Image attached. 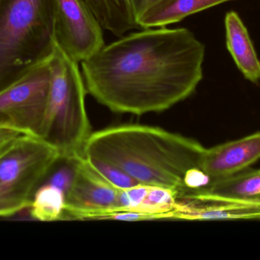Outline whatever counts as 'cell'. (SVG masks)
I'll return each mask as SVG.
<instances>
[{
  "instance_id": "5",
  "label": "cell",
  "mask_w": 260,
  "mask_h": 260,
  "mask_svg": "<svg viewBox=\"0 0 260 260\" xmlns=\"http://www.w3.org/2000/svg\"><path fill=\"white\" fill-rule=\"evenodd\" d=\"M60 158L56 148L23 134L0 157V217L28 209L35 191Z\"/></svg>"
},
{
  "instance_id": "6",
  "label": "cell",
  "mask_w": 260,
  "mask_h": 260,
  "mask_svg": "<svg viewBox=\"0 0 260 260\" xmlns=\"http://www.w3.org/2000/svg\"><path fill=\"white\" fill-rule=\"evenodd\" d=\"M50 56L0 91V128L41 136L50 91Z\"/></svg>"
},
{
  "instance_id": "2",
  "label": "cell",
  "mask_w": 260,
  "mask_h": 260,
  "mask_svg": "<svg viewBox=\"0 0 260 260\" xmlns=\"http://www.w3.org/2000/svg\"><path fill=\"white\" fill-rule=\"evenodd\" d=\"M206 148L192 139L156 127L125 125L91 133L84 157L110 163L139 185L184 193L186 172L201 166Z\"/></svg>"
},
{
  "instance_id": "7",
  "label": "cell",
  "mask_w": 260,
  "mask_h": 260,
  "mask_svg": "<svg viewBox=\"0 0 260 260\" xmlns=\"http://www.w3.org/2000/svg\"><path fill=\"white\" fill-rule=\"evenodd\" d=\"M104 28L84 0H56L55 44L82 63L105 45Z\"/></svg>"
},
{
  "instance_id": "12",
  "label": "cell",
  "mask_w": 260,
  "mask_h": 260,
  "mask_svg": "<svg viewBox=\"0 0 260 260\" xmlns=\"http://www.w3.org/2000/svg\"><path fill=\"white\" fill-rule=\"evenodd\" d=\"M233 0H162L137 19L141 29L167 27L189 15Z\"/></svg>"
},
{
  "instance_id": "3",
  "label": "cell",
  "mask_w": 260,
  "mask_h": 260,
  "mask_svg": "<svg viewBox=\"0 0 260 260\" xmlns=\"http://www.w3.org/2000/svg\"><path fill=\"white\" fill-rule=\"evenodd\" d=\"M56 0H0V91L48 59Z\"/></svg>"
},
{
  "instance_id": "16",
  "label": "cell",
  "mask_w": 260,
  "mask_h": 260,
  "mask_svg": "<svg viewBox=\"0 0 260 260\" xmlns=\"http://www.w3.org/2000/svg\"><path fill=\"white\" fill-rule=\"evenodd\" d=\"M148 188L149 186L138 185L129 189L119 190L118 209L114 213L126 212L138 207L146 197Z\"/></svg>"
},
{
  "instance_id": "4",
  "label": "cell",
  "mask_w": 260,
  "mask_h": 260,
  "mask_svg": "<svg viewBox=\"0 0 260 260\" xmlns=\"http://www.w3.org/2000/svg\"><path fill=\"white\" fill-rule=\"evenodd\" d=\"M50 64V91L40 137L56 148L60 158L73 160L83 156L91 134L86 88L79 64L56 44Z\"/></svg>"
},
{
  "instance_id": "11",
  "label": "cell",
  "mask_w": 260,
  "mask_h": 260,
  "mask_svg": "<svg viewBox=\"0 0 260 260\" xmlns=\"http://www.w3.org/2000/svg\"><path fill=\"white\" fill-rule=\"evenodd\" d=\"M226 46L238 70L246 79L260 81V60L248 30L238 12H228L224 18Z\"/></svg>"
},
{
  "instance_id": "9",
  "label": "cell",
  "mask_w": 260,
  "mask_h": 260,
  "mask_svg": "<svg viewBox=\"0 0 260 260\" xmlns=\"http://www.w3.org/2000/svg\"><path fill=\"white\" fill-rule=\"evenodd\" d=\"M260 160V132L205 150L200 169L212 180L248 169Z\"/></svg>"
},
{
  "instance_id": "14",
  "label": "cell",
  "mask_w": 260,
  "mask_h": 260,
  "mask_svg": "<svg viewBox=\"0 0 260 260\" xmlns=\"http://www.w3.org/2000/svg\"><path fill=\"white\" fill-rule=\"evenodd\" d=\"M66 194L56 186L42 182L34 194L29 215L34 220L55 221L66 219Z\"/></svg>"
},
{
  "instance_id": "13",
  "label": "cell",
  "mask_w": 260,
  "mask_h": 260,
  "mask_svg": "<svg viewBox=\"0 0 260 260\" xmlns=\"http://www.w3.org/2000/svg\"><path fill=\"white\" fill-rule=\"evenodd\" d=\"M100 22L104 30L115 36L140 27L132 12L129 0H84Z\"/></svg>"
},
{
  "instance_id": "10",
  "label": "cell",
  "mask_w": 260,
  "mask_h": 260,
  "mask_svg": "<svg viewBox=\"0 0 260 260\" xmlns=\"http://www.w3.org/2000/svg\"><path fill=\"white\" fill-rule=\"evenodd\" d=\"M183 200L199 203H251L260 200V169H244L203 189L186 194Z\"/></svg>"
},
{
  "instance_id": "8",
  "label": "cell",
  "mask_w": 260,
  "mask_h": 260,
  "mask_svg": "<svg viewBox=\"0 0 260 260\" xmlns=\"http://www.w3.org/2000/svg\"><path fill=\"white\" fill-rule=\"evenodd\" d=\"M119 190L95 172L83 156L75 159L74 176L66 194V219H106L118 209Z\"/></svg>"
},
{
  "instance_id": "1",
  "label": "cell",
  "mask_w": 260,
  "mask_h": 260,
  "mask_svg": "<svg viewBox=\"0 0 260 260\" xmlns=\"http://www.w3.org/2000/svg\"><path fill=\"white\" fill-rule=\"evenodd\" d=\"M206 47L186 27L142 29L81 63L87 93L111 111L161 112L186 100L203 78Z\"/></svg>"
},
{
  "instance_id": "15",
  "label": "cell",
  "mask_w": 260,
  "mask_h": 260,
  "mask_svg": "<svg viewBox=\"0 0 260 260\" xmlns=\"http://www.w3.org/2000/svg\"><path fill=\"white\" fill-rule=\"evenodd\" d=\"M85 159L88 165L101 177L120 190L129 189L139 185L126 172L110 163L91 157H85Z\"/></svg>"
},
{
  "instance_id": "17",
  "label": "cell",
  "mask_w": 260,
  "mask_h": 260,
  "mask_svg": "<svg viewBox=\"0 0 260 260\" xmlns=\"http://www.w3.org/2000/svg\"><path fill=\"white\" fill-rule=\"evenodd\" d=\"M21 135L22 133L15 130L0 128V157L15 145Z\"/></svg>"
},
{
  "instance_id": "18",
  "label": "cell",
  "mask_w": 260,
  "mask_h": 260,
  "mask_svg": "<svg viewBox=\"0 0 260 260\" xmlns=\"http://www.w3.org/2000/svg\"><path fill=\"white\" fill-rule=\"evenodd\" d=\"M161 1L162 0H129L130 7H131L132 12L136 18V21H137L138 18L144 12H146L150 8Z\"/></svg>"
}]
</instances>
